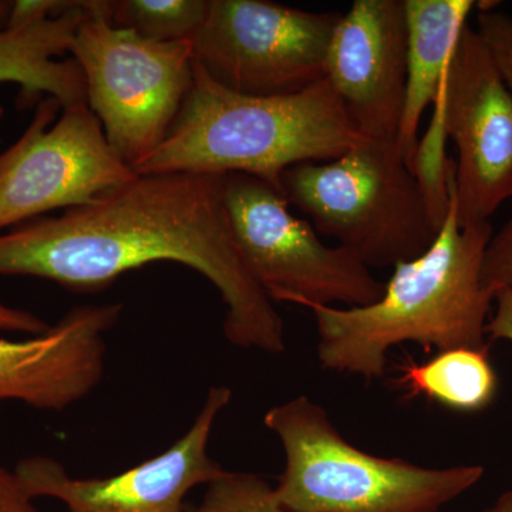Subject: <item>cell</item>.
<instances>
[{"mask_svg": "<svg viewBox=\"0 0 512 512\" xmlns=\"http://www.w3.org/2000/svg\"><path fill=\"white\" fill-rule=\"evenodd\" d=\"M397 383L410 396L429 397L463 412L484 409L497 392V376L488 360V350H447L423 365L406 363Z\"/></svg>", "mask_w": 512, "mask_h": 512, "instance_id": "2e32d148", "label": "cell"}, {"mask_svg": "<svg viewBox=\"0 0 512 512\" xmlns=\"http://www.w3.org/2000/svg\"><path fill=\"white\" fill-rule=\"evenodd\" d=\"M73 2H55V0H19L13 2L8 25H22L35 20L60 15L72 6Z\"/></svg>", "mask_w": 512, "mask_h": 512, "instance_id": "7402d4cb", "label": "cell"}, {"mask_svg": "<svg viewBox=\"0 0 512 512\" xmlns=\"http://www.w3.org/2000/svg\"><path fill=\"white\" fill-rule=\"evenodd\" d=\"M87 104L110 146L136 168L164 143L194 80L192 42L158 43L109 20V2H90L70 47Z\"/></svg>", "mask_w": 512, "mask_h": 512, "instance_id": "8992f818", "label": "cell"}, {"mask_svg": "<svg viewBox=\"0 0 512 512\" xmlns=\"http://www.w3.org/2000/svg\"><path fill=\"white\" fill-rule=\"evenodd\" d=\"M90 2H73L52 18L0 29V83H16L22 94H46L62 109L87 103L86 82L70 53L74 35L89 13Z\"/></svg>", "mask_w": 512, "mask_h": 512, "instance_id": "9a60e30c", "label": "cell"}, {"mask_svg": "<svg viewBox=\"0 0 512 512\" xmlns=\"http://www.w3.org/2000/svg\"><path fill=\"white\" fill-rule=\"evenodd\" d=\"M406 74L403 0L353 2L330 39L326 80L360 136L399 141Z\"/></svg>", "mask_w": 512, "mask_h": 512, "instance_id": "7c38bea8", "label": "cell"}, {"mask_svg": "<svg viewBox=\"0 0 512 512\" xmlns=\"http://www.w3.org/2000/svg\"><path fill=\"white\" fill-rule=\"evenodd\" d=\"M185 512H200V511H198V507H191V505H187V507H185Z\"/></svg>", "mask_w": 512, "mask_h": 512, "instance_id": "484cf974", "label": "cell"}, {"mask_svg": "<svg viewBox=\"0 0 512 512\" xmlns=\"http://www.w3.org/2000/svg\"><path fill=\"white\" fill-rule=\"evenodd\" d=\"M360 136L328 80L289 96H249L195 60L190 93L164 143L137 174H247L282 192V175L335 160Z\"/></svg>", "mask_w": 512, "mask_h": 512, "instance_id": "3957f363", "label": "cell"}, {"mask_svg": "<svg viewBox=\"0 0 512 512\" xmlns=\"http://www.w3.org/2000/svg\"><path fill=\"white\" fill-rule=\"evenodd\" d=\"M200 512H286L264 478L225 471L208 484Z\"/></svg>", "mask_w": 512, "mask_h": 512, "instance_id": "ac0fdd59", "label": "cell"}, {"mask_svg": "<svg viewBox=\"0 0 512 512\" xmlns=\"http://www.w3.org/2000/svg\"><path fill=\"white\" fill-rule=\"evenodd\" d=\"M46 97L15 144L0 151V234L46 212L99 200L137 177L107 141L89 104Z\"/></svg>", "mask_w": 512, "mask_h": 512, "instance_id": "9c48e42d", "label": "cell"}, {"mask_svg": "<svg viewBox=\"0 0 512 512\" xmlns=\"http://www.w3.org/2000/svg\"><path fill=\"white\" fill-rule=\"evenodd\" d=\"M232 399L229 387L214 386L201 412L173 446L160 456L109 478H73L59 461L30 457L16 476L30 497L56 498L69 512H185V495L225 473L208 454L212 427Z\"/></svg>", "mask_w": 512, "mask_h": 512, "instance_id": "8fae6325", "label": "cell"}, {"mask_svg": "<svg viewBox=\"0 0 512 512\" xmlns=\"http://www.w3.org/2000/svg\"><path fill=\"white\" fill-rule=\"evenodd\" d=\"M200 272L225 303V338L241 349L284 353L285 323L239 252L224 175L137 174L104 197L0 234V275L36 276L93 292L153 262Z\"/></svg>", "mask_w": 512, "mask_h": 512, "instance_id": "6da1fadb", "label": "cell"}, {"mask_svg": "<svg viewBox=\"0 0 512 512\" xmlns=\"http://www.w3.org/2000/svg\"><path fill=\"white\" fill-rule=\"evenodd\" d=\"M451 180L436 241L419 258L394 266L379 301L362 308L306 306L315 316L323 369L373 380L386 372L387 353L403 343L439 353L487 350L495 293L481 282V268L493 227L490 221L458 225Z\"/></svg>", "mask_w": 512, "mask_h": 512, "instance_id": "7a4b0ae2", "label": "cell"}, {"mask_svg": "<svg viewBox=\"0 0 512 512\" xmlns=\"http://www.w3.org/2000/svg\"><path fill=\"white\" fill-rule=\"evenodd\" d=\"M407 32L406 97L399 144L414 171L421 117L436 106L473 0H403Z\"/></svg>", "mask_w": 512, "mask_h": 512, "instance_id": "5bb4252c", "label": "cell"}, {"mask_svg": "<svg viewBox=\"0 0 512 512\" xmlns=\"http://www.w3.org/2000/svg\"><path fill=\"white\" fill-rule=\"evenodd\" d=\"M481 282L490 291H512V217L500 232L493 234L485 249Z\"/></svg>", "mask_w": 512, "mask_h": 512, "instance_id": "ffe728a7", "label": "cell"}, {"mask_svg": "<svg viewBox=\"0 0 512 512\" xmlns=\"http://www.w3.org/2000/svg\"><path fill=\"white\" fill-rule=\"evenodd\" d=\"M495 312L485 326V335L491 340L512 342V291L500 288L494 295Z\"/></svg>", "mask_w": 512, "mask_h": 512, "instance_id": "603a6c76", "label": "cell"}, {"mask_svg": "<svg viewBox=\"0 0 512 512\" xmlns=\"http://www.w3.org/2000/svg\"><path fill=\"white\" fill-rule=\"evenodd\" d=\"M281 187L319 234L369 268L419 258L447 217L434 207L399 141L362 138L335 160L289 168Z\"/></svg>", "mask_w": 512, "mask_h": 512, "instance_id": "277c9868", "label": "cell"}, {"mask_svg": "<svg viewBox=\"0 0 512 512\" xmlns=\"http://www.w3.org/2000/svg\"><path fill=\"white\" fill-rule=\"evenodd\" d=\"M478 35L483 39L491 59L512 94V18L507 13L481 12Z\"/></svg>", "mask_w": 512, "mask_h": 512, "instance_id": "d6986e66", "label": "cell"}, {"mask_svg": "<svg viewBox=\"0 0 512 512\" xmlns=\"http://www.w3.org/2000/svg\"><path fill=\"white\" fill-rule=\"evenodd\" d=\"M224 197L239 252L272 302L362 308L382 298L386 282L349 249L323 244L272 185L225 174Z\"/></svg>", "mask_w": 512, "mask_h": 512, "instance_id": "52a82bcc", "label": "cell"}, {"mask_svg": "<svg viewBox=\"0 0 512 512\" xmlns=\"http://www.w3.org/2000/svg\"><path fill=\"white\" fill-rule=\"evenodd\" d=\"M50 326L37 318L35 313L12 308L0 301V330L6 332L28 333V335H42Z\"/></svg>", "mask_w": 512, "mask_h": 512, "instance_id": "cb8c5ba5", "label": "cell"}, {"mask_svg": "<svg viewBox=\"0 0 512 512\" xmlns=\"http://www.w3.org/2000/svg\"><path fill=\"white\" fill-rule=\"evenodd\" d=\"M285 470L274 488L286 512H439L484 477V467L426 468L350 444L328 412L298 396L266 412Z\"/></svg>", "mask_w": 512, "mask_h": 512, "instance_id": "5b68a950", "label": "cell"}, {"mask_svg": "<svg viewBox=\"0 0 512 512\" xmlns=\"http://www.w3.org/2000/svg\"><path fill=\"white\" fill-rule=\"evenodd\" d=\"M433 126L456 144L451 191L458 225L488 222L512 197V94L468 25L451 57Z\"/></svg>", "mask_w": 512, "mask_h": 512, "instance_id": "30bf717a", "label": "cell"}, {"mask_svg": "<svg viewBox=\"0 0 512 512\" xmlns=\"http://www.w3.org/2000/svg\"><path fill=\"white\" fill-rule=\"evenodd\" d=\"M0 512H37L15 471L0 466Z\"/></svg>", "mask_w": 512, "mask_h": 512, "instance_id": "44dd1931", "label": "cell"}, {"mask_svg": "<svg viewBox=\"0 0 512 512\" xmlns=\"http://www.w3.org/2000/svg\"><path fill=\"white\" fill-rule=\"evenodd\" d=\"M339 13H316L266 0H210L192 40L212 79L249 96H289L326 79V56Z\"/></svg>", "mask_w": 512, "mask_h": 512, "instance_id": "ba28073f", "label": "cell"}, {"mask_svg": "<svg viewBox=\"0 0 512 512\" xmlns=\"http://www.w3.org/2000/svg\"><path fill=\"white\" fill-rule=\"evenodd\" d=\"M484 512H512V491L501 495L493 507L487 508Z\"/></svg>", "mask_w": 512, "mask_h": 512, "instance_id": "d4e9b609", "label": "cell"}, {"mask_svg": "<svg viewBox=\"0 0 512 512\" xmlns=\"http://www.w3.org/2000/svg\"><path fill=\"white\" fill-rule=\"evenodd\" d=\"M123 305L76 306L42 335L0 338V402L18 400L43 410H64L99 386L106 335Z\"/></svg>", "mask_w": 512, "mask_h": 512, "instance_id": "4fadbf2b", "label": "cell"}, {"mask_svg": "<svg viewBox=\"0 0 512 512\" xmlns=\"http://www.w3.org/2000/svg\"><path fill=\"white\" fill-rule=\"evenodd\" d=\"M208 9L210 0H117L109 2V20L153 42H192Z\"/></svg>", "mask_w": 512, "mask_h": 512, "instance_id": "e0dca14e", "label": "cell"}]
</instances>
